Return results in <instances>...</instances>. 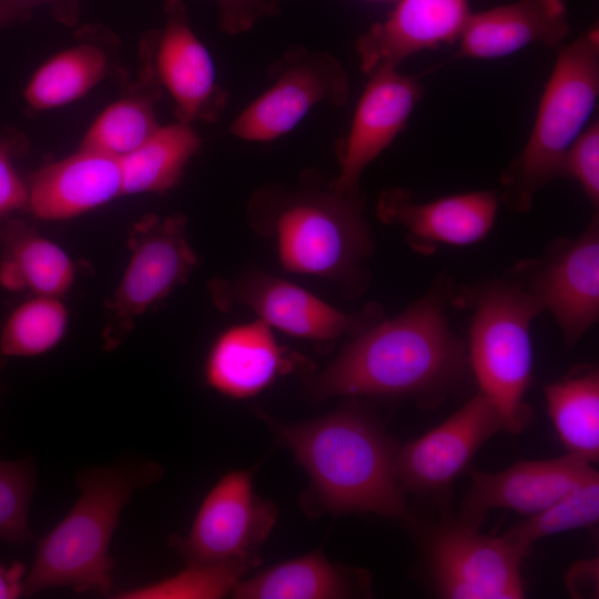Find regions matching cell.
<instances>
[{
	"mask_svg": "<svg viewBox=\"0 0 599 599\" xmlns=\"http://www.w3.org/2000/svg\"><path fill=\"white\" fill-rule=\"evenodd\" d=\"M161 475L162 468L153 461H122L80 471L81 496L39 540L23 595L53 587L109 595L114 568L109 547L121 510L136 489L150 486Z\"/></svg>",
	"mask_w": 599,
	"mask_h": 599,
	"instance_id": "4",
	"label": "cell"
},
{
	"mask_svg": "<svg viewBox=\"0 0 599 599\" xmlns=\"http://www.w3.org/2000/svg\"><path fill=\"white\" fill-rule=\"evenodd\" d=\"M153 42L151 32L142 42L139 80L95 118L81 146L121 158L136 149L160 126L155 105L163 88L154 69Z\"/></svg>",
	"mask_w": 599,
	"mask_h": 599,
	"instance_id": "24",
	"label": "cell"
},
{
	"mask_svg": "<svg viewBox=\"0 0 599 599\" xmlns=\"http://www.w3.org/2000/svg\"><path fill=\"white\" fill-rule=\"evenodd\" d=\"M448 295L446 281H440L400 314L355 335L325 369L308 376L311 399L386 396L426 405L443 400L469 366L465 343L448 325Z\"/></svg>",
	"mask_w": 599,
	"mask_h": 599,
	"instance_id": "1",
	"label": "cell"
},
{
	"mask_svg": "<svg viewBox=\"0 0 599 599\" xmlns=\"http://www.w3.org/2000/svg\"><path fill=\"white\" fill-rule=\"evenodd\" d=\"M499 196L494 191L467 192L429 202H416L403 189L384 191L377 202L378 219L398 225L416 251L438 244L464 246L476 243L494 226Z\"/></svg>",
	"mask_w": 599,
	"mask_h": 599,
	"instance_id": "17",
	"label": "cell"
},
{
	"mask_svg": "<svg viewBox=\"0 0 599 599\" xmlns=\"http://www.w3.org/2000/svg\"><path fill=\"white\" fill-rule=\"evenodd\" d=\"M471 13L468 0H396L355 42L362 71L398 68L413 54L458 41Z\"/></svg>",
	"mask_w": 599,
	"mask_h": 599,
	"instance_id": "18",
	"label": "cell"
},
{
	"mask_svg": "<svg viewBox=\"0 0 599 599\" xmlns=\"http://www.w3.org/2000/svg\"><path fill=\"white\" fill-rule=\"evenodd\" d=\"M367 75L348 131L336 144L339 172L328 183L343 193L362 192L365 169L404 130L425 91L416 77L395 67H379Z\"/></svg>",
	"mask_w": 599,
	"mask_h": 599,
	"instance_id": "13",
	"label": "cell"
},
{
	"mask_svg": "<svg viewBox=\"0 0 599 599\" xmlns=\"http://www.w3.org/2000/svg\"><path fill=\"white\" fill-rule=\"evenodd\" d=\"M598 518L599 477L595 471L547 508L512 526L501 537L525 558L538 539L596 525Z\"/></svg>",
	"mask_w": 599,
	"mask_h": 599,
	"instance_id": "29",
	"label": "cell"
},
{
	"mask_svg": "<svg viewBox=\"0 0 599 599\" xmlns=\"http://www.w3.org/2000/svg\"><path fill=\"white\" fill-rule=\"evenodd\" d=\"M35 477L32 461L0 459V539L11 544L33 540L28 510Z\"/></svg>",
	"mask_w": 599,
	"mask_h": 599,
	"instance_id": "31",
	"label": "cell"
},
{
	"mask_svg": "<svg viewBox=\"0 0 599 599\" xmlns=\"http://www.w3.org/2000/svg\"><path fill=\"white\" fill-rule=\"evenodd\" d=\"M599 98V30L592 26L562 45L539 100L521 152L501 173L499 202L531 210L536 193L561 177L566 152L589 124Z\"/></svg>",
	"mask_w": 599,
	"mask_h": 599,
	"instance_id": "5",
	"label": "cell"
},
{
	"mask_svg": "<svg viewBox=\"0 0 599 599\" xmlns=\"http://www.w3.org/2000/svg\"><path fill=\"white\" fill-rule=\"evenodd\" d=\"M98 31L83 29V38L74 45L47 60L32 74L23 91L30 113L55 109L79 100L97 87L110 72L111 58Z\"/></svg>",
	"mask_w": 599,
	"mask_h": 599,
	"instance_id": "25",
	"label": "cell"
},
{
	"mask_svg": "<svg viewBox=\"0 0 599 599\" xmlns=\"http://www.w3.org/2000/svg\"><path fill=\"white\" fill-rule=\"evenodd\" d=\"M256 413L306 471L318 508L335 515L372 512L413 519L396 474L399 446L362 404L349 400L304 422Z\"/></svg>",
	"mask_w": 599,
	"mask_h": 599,
	"instance_id": "2",
	"label": "cell"
},
{
	"mask_svg": "<svg viewBox=\"0 0 599 599\" xmlns=\"http://www.w3.org/2000/svg\"><path fill=\"white\" fill-rule=\"evenodd\" d=\"M42 0H0V29L27 20Z\"/></svg>",
	"mask_w": 599,
	"mask_h": 599,
	"instance_id": "36",
	"label": "cell"
},
{
	"mask_svg": "<svg viewBox=\"0 0 599 599\" xmlns=\"http://www.w3.org/2000/svg\"><path fill=\"white\" fill-rule=\"evenodd\" d=\"M183 214H148L129 231L130 257L123 275L105 302L104 351H114L138 318L184 283L197 264L186 235Z\"/></svg>",
	"mask_w": 599,
	"mask_h": 599,
	"instance_id": "7",
	"label": "cell"
},
{
	"mask_svg": "<svg viewBox=\"0 0 599 599\" xmlns=\"http://www.w3.org/2000/svg\"><path fill=\"white\" fill-rule=\"evenodd\" d=\"M276 518L274 504L254 491L253 470H233L207 493L187 536L170 542L187 566L254 557Z\"/></svg>",
	"mask_w": 599,
	"mask_h": 599,
	"instance_id": "10",
	"label": "cell"
},
{
	"mask_svg": "<svg viewBox=\"0 0 599 599\" xmlns=\"http://www.w3.org/2000/svg\"><path fill=\"white\" fill-rule=\"evenodd\" d=\"M44 4H52L57 18L65 22H73L78 0H42Z\"/></svg>",
	"mask_w": 599,
	"mask_h": 599,
	"instance_id": "37",
	"label": "cell"
},
{
	"mask_svg": "<svg viewBox=\"0 0 599 599\" xmlns=\"http://www.w3.org/2000/svg\"><path fill=\"white\" fill-rule=\"evenodd\" d=\"M0 284L11 292L61 297L75 280L74 263L57 243L39 234L23 221L1 224Z\"/></svg>",
	"mask_w": 599,
	"mask_h": 599,
	"instance_id": "23",
	"label": "cell"
},
{
	"mask_svg": "<svg viewBox=\"0 0 599 599\" xmlns=\"http://www.w3.org/2000/svg\"><path fill=\"white\" fill-rule=\"evenodd\" d=\"M0 229H1V222H0Z\"/></svg>",
	"mask_w": 599,
	"mask_h": 599,
	"instance_id": "39",
	"label": "cell"
},
{
	"mask_svg": "<svg viewBox=\"0 0 599 599\" xmlns=\"http://www.w3.org/2000/svg\"><path fill=\"white\" fill-rule=\"evenodd\" d=\"M68 322V308L60 297L34 295L24 301L0 328V363L50 352L63 338Z\"/></svg>",
	"mask_w": 599,
	"mask_h": 599,
	"instance_id": "28",
	"label": "cell"
},
{
	"mask_svg": "<svg viewBox=\"0 0 599 599\" xmlns=\"http://www.w3.org/2000/svg\"><path fill=\"white\" fill-rule=\"evenodd\" d=\"M569 32L565 0H516L473 12L455 58L499 59L531 44L559 49Z\"/></svg>",
	"mask_w": 599,
	"mask_h": 599,
	"instance_id": "20",
	"label": "cell"
},
{
	"mask_svg": "<svg viewBox=\"0 0 599 599\" xmlns=\"http://www.w3.org/2000/svg\"><path fill=\"white\" fill-rule=\"evenodd\" d=\"M271 85L232 122L229 132L241 140L268 142L292 131L317 104H344L349 94L347 73L324 51H286L271 67Z\"/></svg>",
	"mask_w": 599,
	"mask_h": 599,
	"instance_id": "9",
	"label": "cell"
},
{
	"mask_svg": "<svg viewBox=\"0 0 599 599\" xmlns=\"http://www.w3.org/2000/svg\"><path fill=\"white\" fill-rule=\"evenodd\" d=\"M164 24L153 32L158 79L174 102L179 121L215 122L227 103L211 54L193 31L182 0H166Z\"/></svg>",
	"mask_w": 599,
	"mask_h": 599,
	"instance_id": "15",
	"label": "cell"
},
{
	"mask_svg": "<svg viewBox=\"0 0 599 599\" xmlns=\"http://www.w3.org/2000/svg\"><path fill=\"white\" fill-rule=\"evenodd\" d=\"M258 556L211 565L187 566L176 576L153 585L118 592L121 599H216L231 595L243 577L260 564Z\"/></svg>",
	"mask_w": 599,
	"mask_h": 599,
	"instance_id": "30",
	"label": "cell"
},
{
	"mask_svg": "<svg viewBox=\"0 0 599 599\" xmlns=\"http://www.w3.org/2000/svg\"><path fill=\"white\" fill-rule=\"evenodd\" d=\"M468 361L481 392L497 408L504 429L521 433L531 419L525 396L532 377L530 327L544 311L520 284L488 281L471 291Z\"/></svg>",
	"mask_w": 599,
	"mask_h": 599,
	"instance_id": "6",
	"label": "cell"
},
{
	"mask_svg": "<svg viewBox=\"0 0 599 599\" xmlns=\"http://www.w3.org/2000/svg\"><path fill=\"white\" fill-rule=\"evenodd\" d=\"M595 471L589 461L570 453L554 459L521 461L498 473L473 470L458 520L478 529L491 509L535 515Z\"/></svg>",
	"mask_w": 599,
	"mask_h": 599,
	"instance_id": "16",
	"label": "cell"
},
{
	"mask_svg": "<svg viewBox=\"0 0 599 599\" xmlns=\"http://www.w3.org/2000/svg\"><path fill=\"white\" fill-rule=\"evenodd\" d=\"M27 186V211L43 221L69 220L122 195L120 158L80 145L37 171Z\"/></svg>",
	"mask_w": 599,
	"mask_h": 599,
	"instance_id": "19",
	"label": "cell"
},
{
	"mask_svg": "<svg viewBox=\"0 0 599 599\" xmlns=\"http://www.w3.org/2000/svg\"><path fill=\"white\" fill-rule=\"evenodd\" d=\"M298 364L301 358L280 346L271 326L257 318L216 337L205 359L204 379L217 393L243 399L263 392Z\"/></svg>",
	"mask_w": 599,
	"mask_h": 599,
	"instance_id": "21",
	"label": "cell"
},
{
	"mask_svg": "<svg viewBox=\"0 0 599 599\" xmlns=\"http://www.w3.org/2000/svg\"><path fill=\"white\" fill-rule=\"evenodd\" d=\"M363 193H343L315 174L291 187L267 185L253 193L247 217L273 241L282 266L338 284L352 295L368 283L365 266L374 243L364 215Z\"/></svg>",
	"mask_w": 599,
	"mask_h": 599,
	"instance_id": "3",
	"label": "cell"
},
{
	"mask_svg": "<svg viewBox=\"0 0 599 599\" xmlns=\"http://www.w3.org/2000/svg\"><path fill=\"white\" fill-rule=\"evenodd\" d=\"M369 579L361 569L346 568L314 551L248 579L231 596L235 599H341L368 593Z\"/></svg>",
	"mask_w": 599,
	"mask_h": 599,
	"instance_id": "22",
	"label": "cell"
},
{
	"mask_svg": "<svg viewBox=\"0 0 599 599\" xmlns=\"http://www.w3.org/2000/svg\"><path fill=\"white\" fill-rule=\"evenodd\" d=\"M28 148V140L21 132L8 129L0 133V222L16 211L26 210L28 186L14 161Z\"/></svg>",
	"mask_w": 599,
	"mask_h": 599,
	"instance_id": "33",
	"label": "cell"
},
{
	"mask_svg": "<svg viewBox=\"0 0 599 599\" xmlns=\"http://www.w3.org/2000/svg\"><path fill=\"white\" fill-rule=\"evenodd\" d=\"M372 1H396V0H372Z\"/></svg>",
	"mask_w": 599,
	"mask_h": 599,
	"instance_id": "38",
	"label": "cell"
},
{
	"mask_svg": "<svg viewBox=\"0 0 599 599\" xmlns=\"http://www.w3.org/2000/svg\"><path fill=\"white\" fill-rule=\"evenodd\" d=\"M210 293L220 309L245 306L271 327L316 343L355 336L383 318L376 303L345 313L286 280L256 270L213 280Z\"/></svg>",
	"mask_w": 599,
	"mask_h": 599,
	"instance_id": "8",
	"label": "cell"
},
{
	"mask_svg": "<svg viewBox=\"0 0 599 599\" xmlns=\"http://www.w3.org/2000/svg\"><path fill=\"white\" fill-rule=\"evenodd\" d=\"M219 10L222 31L240 34L251 30L257 21L280 11L283 0H213Z\"/></svg>",
	"mask_w": 599,
	"mask_h": 599,
	"instance_id": "34",
	"label": "cell"
},
{
	"mask_svg": "<svg viewBox=\"0 0 599 599\" xmlns=\"http://www.w3.org/2000/svg\"><path fill=\"white\" fill-rule=\"evenodd\" d=\"M26 566L13 561L9 566L0 564V599H14L23 595Z\"/></svg>",
	"mask_w": 599,
	"mask_h": 599,
	"instance_id": "35",
	"label": "cell"
},
{
	"mask_svg": "<svg viewBox=\"0 0 599 599\" xmlns=\"http://www.w3.org/2000/svg\"><path fill=\"white\" fill-rule=\"evenodd\" d=\"M561 177L576 181L596 211L599 205V121L593 119L570 145Z\"/></svg>",
	"mask_w": 599,
	"mask_h": 599,
	"instance_id": "32",
	"label": "cell"
},
{
	"mask_svg": "<svg viewBox=\"0 0 599 599\" xmlns=\"http://www.w3.org/2000/svg\"><path fill=\"white\" fill-rule=\"evenodd\" d=\"M500 430H505L500 414L479 392L444 423L399 447L396 474L400 486L405 493H443L479 447Z\"/></svg>",
	"mask_w": 599,
	"mask_h": 599,
	"instance_id": "14",
	"label": "cell"
},
{
	"mask_svg": "<svg viewBox=\"0 0 599 599\" xmlns=\"http://www.w3.org/2000/svg\"><path fill=\"white\" fill-rule=\"evenodd\" d=\"M547 412L568 453L595 463L599 457V373L577 367L544 388Z\"/></svg>",
	"mask_w": 599,
	"mask_h": 599,
	"instance_id": "27",
	"label": "cell"
},
{
	"mask_svg": "<svg viewBox=\"0 0 599 599\" xmlns=\"http://www.w3.org/2000/svg\"><path fill=\"white\" fill-rule=\"evenodd\" d=\"M516 272L573 347L599 318L598 212L576 240H557L545 256L518 264Z\"/></svg>",
	"mask_w": 599,
	"mask_h": 599,
	"instance_id": "12",
	"label": "cell"
},
{
	"mask_svg": "<svg viewBox=\"0 0 599 599\" xmlns=\"http://www.w3.org/2000/svg\"><path fill=\"white\" fill-rule=\"evenodd\" d=\"M201 143L192 123L176 120L160 125L136 149L120 158L122 195L171 190Z\"/></svg>",
	"mask_w": 599,
	"mask_h": 599,
	"instance_id": "26",
	"label": "cell"
},
{
	"mask_svg": "<svg viewBox=\"0 0 599 599\" xmlns=\"http://www.w3.org/2000/svg\"><path fill=\"white\" fill-rule=\"evenodd\" d=\"M427 559L436 593L448 599L525 597L524 559L502 537H488L459 520L435 526Z\"/></svg>",
	"mask_w": 599,
	"mask_h": 599,
	"instance_id": "11",
	"label": "cell"
}]
</instances>
